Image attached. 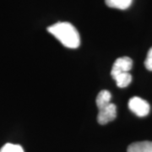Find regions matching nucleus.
<instances>
[{
  "label": "nucleus",
  "instance_id": "1",
  "mask_svg": "<svg viewBox=\"0 0 152 152\" xmlns=\"http://www.w3.org/2000/svg\"><path fill=\"white\" fill-rule=\"evenodd\" d=\"M48 31L69 48H77L80 45V34L69 22H58L48 27Z\"/></svg>",
  "mask_w": 152,
  "mask_h": 152
},
{
  "label": "nucleus",
  "instance_id": "2",
  "mask_svg": "<svg viewBox=\"0 0 152 152\" xmlns=\"http://www.w3.org/2000/svg\"><path fill=\"white\" fill-rule=\"evenodd\" d=\"M129 107L138 117H145L150 113L149 103L145 100L138 96H134L129 101Z\"/></svg>",
  "mask_w": 152,
  "mask_h": 152
},
{
  "label": "nucleus",
  "instance_id": "3",
  "mask_svg": "<svg viewBox=\"0 0 152 152\" xmlns=\"http://www.w3.org/2000/svg\"><path fill=\"white\" fill-rule=\"evenodd\" d=\"M117 117V107L113 103L108 104L102 108L98 109L97 122L99 124L105 125L113 121Z\"/></svg>",
  "mask_w": 152,
  "mask_h": 152
},
{
  "label": "nucleus",
  "instance_id": "4",
  "mask_svg": "<svg viewBox=\"0 0 152 152\" xmlns=\"http://www.w3.org/2000/svg\"><path fill=\"white\" fill-rule=\"evenodd\" d=\"M133 66V61L129 57H122L119 58L114 62L112 70H111V75L112 77L120 73L124 72H129Z\"/></svg>",
  "mask_w": 152,
  "mask_h": 152
},
{
  "label": "nucleus",
  "instance_id": "5",
  "mask_svg": "<svg viewBox=\"0 0 152 152\" xmlns=\"http://www.w3.org/2000/svg\"><path fill=\"white\" fill-rule=\"evenodd\" d=\"M127 152H152V141H140L132 143Z\"/></svg>",
  "mask_w": 152,
  "mask_h": 152
},
{
  "label": "nucleus",
  "instance_id": "6",
  "mask_svg": "<svg viewBox=\"0 0 152 152\" xmlns=\"http://www.w3.org/2000/svg\"><path fill=\"white\" fill-rule=\"evenodd\" d=\"M114 80L116 81L117 86L119 88H125L132 81V75L129 74V72H124V73H120L112 77Z\"/></svg>",
  "mask_w": 152,
  "mask_h": 152
},
{
  "label": "nucleus",
  "instance_id": "7",
  "mask_svg": "<svg viewBox=\"0 0 152 152\" xmlns=\"http://www.w3.org/2000/svg\"><path fill=\"white\" fill-rule=\"evenodd\" d=\"M111 98H112V95L108 91H107V90L101 91L100 92L98 93L96 100L97 108H102V107L111 103Z\"/></svg>",
  "mask_w": 152,
  "mask_h": 152
},
{
  "label": "nucleus",
  "instance_id": "8",
  "mask_svg": "<svg viewBox=\"0 0 152 152\" xmlns=\"http://www.w3.org/2000/svg\"><path fill=\"white\" fill-rule=\"evenodd\" d=\"M105 3L110 8L124 10L130 7L133 0H105Z\"/></svg>",
  "mask_w": 152,
  "mask_h": 152
},
{
  "label": "nucleus",
  "instance_id": "9",
  "mask_svg": "<svg viewBox=\"0 0 152 152\" xmlns=\"http://www.w3.org/2000/svg\"><path fill=\"white\" fill-rule=\"evenodd\" d=\"M0 152H24V150L19 145H14L8 143L1 148Z\"/></svg>",
  "mask_w": 152,
  "mask_h": 152
},
{
  "label": "nucleus",
  "instance_id": "10",
  "mask_svg": "<svg viewBox=\"0 0 152 152\" xmlns=\"http://www.w3.org/2000/svg\"><path fill=\"white\" fill-rule=\"evenodd\" d=\"M145 66L148 70L152 71V48L148 52L146 59L145 61Z\"/></svg>",
  "mask_w": 152,
  "mask_h": 152
}]
</instances>
